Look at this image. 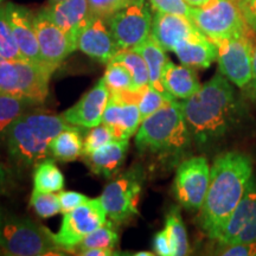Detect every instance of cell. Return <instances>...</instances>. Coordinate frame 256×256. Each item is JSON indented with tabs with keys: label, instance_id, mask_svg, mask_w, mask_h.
<instances>
[{
	"label": "cell",
	"instance_id": "obj_1",
	"mask_svg": "<svg viewBox=\"0 0 256 256\" xmlns=\"http://www.w3.org/2000/svg\"><path fill=\"white\" fill-rule=\"evenodd\" d=\"M180 104L192 142L206 148L236 133L247 113L232 82L220 72Z\"/></svg>",
	"mask_w": 256,
	"mask_h": 256
},
{
	"label": "cell",
	"instance_id": "obj_2",
	"mask_svg": "<svg viewBox=\"0 0 256 256\" xmlns=\"http://www.w3.org/2000/svg\"><path fill=\"white\" fill-rule=\"evenodd\" d=\"M252 177V162L246 153L224 152L214 160L209 188L200 215V228L209 238H218Z\"/></svg>",
	"mask_w": 256,
	"mask_h": 256
},
{
	"label": "cell",
	"instance_id": "obj_3",
	"mask_svg": "<svg viewBox=\"0 0 256 256\" xmlns=\"http://www.w3.org/2000/svg\"><path fill=\"white\" fill-rule=\"evenodd\" d=\"M69 124L62 116L30 110L10 124L5 142L11 158L24 166L36 165L49 156L51 140Z\"/></svg>",
	"mask_w": 256,
	"mask_h": 256
},
{
	"label": "cell",
	"instance_id": "obj_4",
	"mask_svg": "<svg viewBox=\"0 0 256 256\" xmlns=\"http://www.w3.org/2000/svg\"><path fill=\"white\" fill-rule=\"evenodd\" d=\"M191 144L190 130L177 100L142 120L136 134V148L158 156H180L190 150Z\"/></svg>",
	"mask_w": 256,
	"mask_h": 256
},
{
	"label": "cell",
	"instance_id": "obj_5",
	"mask_svg": "<svg viewBox=\"0 0 256 256\" xmlns=\"http://www.w3.org/2000/svg\"><path fill=\"white\" fill-rule=\"evenodd\" d=\"M0 252L10 256L60 255L54 234L28 217L0 211Z\"/></svg>",
	"mask_w": 256,
	"mask_h": 256
},
{
	"label": "cell",
	"instance_id": "obj_6",
	"mask_svg": "<svg viewBox=\"0 0 256 256\" xmlns=\"http://www.w3.org/2000/svg\"><path fill=\"white\" fill-rule=\"evenodd\" d=\"M190 19L215 44L240 36L252 28L235 0H210L200 8H191Z\"/></svg>",
	"mask_w": 256,
	"mask_h": 256
},
{
	"label": "cell",
	"instance_id": "obj_7",
	"mask_svg": "<svg viewBox=\"0 0 256 256\" xmlns=\"http://www.w3.org/2000/svg\"><path fill=\"white\" fill-rule=\"evenodd\" d=\"M52 72L28 60H6L0 56V92L23 96L43 104L49 94Z\"/></svg>",
	"mask_w": 256,
	"mask_h": 256
},
{
	"label": "cell",
	"instance_id": "obj_8",
	"mask_svg": "<svg viewBox=\"0 0 256 256\" xmlns=\"http://www.w3.org/2000/svg\"><path fill=\"white\" fill-rule=\"evenodd\" d=\"M145 174L140 165H134L118 174L104 188L100 200L106 212L115 224L120 226L136 217L142 196Z\"/></svg>",
	"mask_w": 256,
	"mask_h": 256
},
{
	"label": "cell",
	"instance_id": "obj_9",
	"mask_svg": "<svg viewBox=\"0 0 256 256\" xmlns=\"http://www.w3.org/2000/svg\"><path fill=\"white\" fill-rule=\"evenodd\" d=\"M252 28L240 36L217 42L220 72L240 89H249L252 80Z\"/></svg>",
	"mask_w": 256,
	"mask_h": 256
},
{
	"label": "cell",
	"instance_id": "obj_10",
	"mask_svg": "<svg viewBox=\"0 0 256 256\" xmlns=\"http://www.w3.org/2000/svg\"><path fill=\"white\" fill-rule=\"evenodd\" d=\"M151 8L147 0H133L106 19L120 50L134 49L151 36Z\"/></svg>",
	"mask_w": 256,
	"mask_h": 256
},
{
	"label": "cell",
	"instance_id": "obj_11",
	"mask_svg": "<svg viewBox=\"0 0 256 256\" xmlns=\"http://www.w3.org/2000/svg\"><path fill=\"white\" fill-rule=\"evenodd\" d=\"M211 168L204 156H192L178 165L174 180V194L184 209L200 210L210 184Z\"/></svg>",
	"mask_w": 256,
	"mask_h": 256
},
{
	"label": "cell",
	"instance_id": "obj_12",
	"mask_svg": "<svg viewBox=\"0 0 256 256\" xmlns=\"http://www.w3.org/2000/svg\"><path fill=\"white\" fill-rule=\"evenodd\" d=\"M106 209L100 198L89 200L64 214L58 232L54 235L56 244L66 252H74L86 236L106 222Z\"/></svg>",
	"mask_w": 256,
	"mask_h": 256
},
{
	"label": "cell",
	"instance_id": "obj_13",
	"mask_svg": "<svg viewBox=\"0 0 256 256\" xmlns=\"http://www.w3.org/2000/svg\"><path fill=\"white\" fill-rule=\"evenodd\" d=\"M38 46L43 63L51 72H55L70 54L76 51V46L63 30L48 17L43 8L34 14Z\"/></svg>",
	"mask_w": 256,
	"mask_h": 256
},
{
	"label": "cell",
	"instance_id": "obj_14",
	"mask_svg": "<svg viewBox=\"0 0 256 256\" xmlns=\"http://www.w3.org/2000/svg\"><path fill=\"white\" fill-rule=\"evenodd\" d=\"M256 240V178L252 177L244 196L236 206L226 228L216 240L218 246Z\"/></svg>",
	"mask_w": 256,
	"mask_h": 256
},
{
	"label": "cell",
	"instance_id": "obj_15",
	"mask_svg": "<svg viewBox=\"0 0 256 256\" xmlns=\"http://www.w3.org/2000/svg\"><path fill=\"white\" fill-rule=\"evenodd\" d=\"M78 50L100 63H110L116 55L118 46L107 20L90 14L78 38Z\"/></svg>",
	"mask_w": 256,
	"mask_h": 256
},
{
	"label": "cell",
	"instance_id": "obj_16",
	"mask_svg": "<svg viewBox=\"0 0 256 256\" xmlns=\"http://www.w3.org/2000/svg\"><path fill=\"white\" fill-rule=\"evenodd\" d=\"M110 89L101 78L90 90L80 98L78 104L64 112L60 116L72 126L83 128L98 126L102 124V118L110 101Z\"/></svg>",
	"mask_w": 256,
	"mask_h": 256
},
{
	"label": "cell",
	"instance_id": "obj_17",
	"mask_svg": "<svg viewBox=\"0 0 256 256\" xmlns=\"http://www.w3.org/2000/svg\"><path fill=\"white\" fill-rule=\"evenodd\" d=\"M4 8L22 56L30 62L46 66L42 60L40 46H38L36 28L34 24V14L24 6L16 5L14 2L5 4Z\"/></svg>",
	"mask_w": 256,
	"mask_h": 256
},
{
	"label": "cell",
	"instance_id": "obj_18",
	"mask_svg": "<svg viewBox=\"0 0 256 256\" xmlns=\"http://www.w3.org/2000/svg\"><path fill=\"white\" fill-rule=\"evenodd\" d=\"M43 11L60 30L66 32L78 49V34L92 14L88 0H64L49 4L43 8Z\"/></svg>",
	"mask_w": 256,
	"mask_h": 256
},
{
	"label": "cell",
	"instance_id": "obj_19",
	"mask_svg": "<svg viewBox=\"0 0 256 256\" xmlns=\"http://www.w3.org/2000/svg\"><path fill=\"white\" fill-rule=\"evenodd\" d=\"M197 32L200 30L196 25L184 16L159 11L153 16L151 34L165 51H172L179 42Z\"/></svg>",
	"mask_w": 256,
	"mask_h": 256
},
{
	"label": "cell",
	"instance_id": "obj_20",
	"mask_svg": "<svg viewBox=\"0 0 256 256\" xmlns=\"http://www.w3.org/2000/svg\"><path fill=\"white\" fill-rule=\"evenodd\" d=\"M142 122V115L136 104H128L110 96L102 124L113 130L115 140H128L138 132Z\"/></svg>",
	"mask_w": 256,
	"mask_h": 256
},
{
	"label": "cell",
	"instance_id": "obj_21",
	"mask_svg": "<svg viewBox=\"0 0 256 256\" xmlns=\"http://www.w3.org/2000/svg\"><path fill=\"white\" fill-rule=\"evenodd\" d=\"M172 52L183 66L192 69H208L217 60V46L202 32L179 42Z\"/></svg>",
	"mask_w": 256,
	"mask_h": 256
},
{
	"label": "cell",
	"instance_id": "obj_22",
	"mask_svg": "<svg viewBox=\"0 0 256 256\" xmlns=\"http://www.w3.org/2000/svg\"><path fill=\"white\" fill-rule=\"evenodd\" d=\"M128 146V140H113L90 154H83L82 159L94 174L113 178L126 159Z\"/></svg>",
	"mask_w": 256,
	"mask_h": 256
},
{
	"label": "cell",
	"instance_id": "obj_23",
	"mask_svg": "<svg viewBox=\"0 0 256 256\" xmlns=\"http://www.w3.org/2000/svg\"><path fill=\"white\" fill-rule=\"evenodd\" d=\"M162 84L165 92L174 100H186L202 87L194 69L183 64L177 66L170 60L162 72Z\"/></svg>",
	"mask_w": 256,
	"mask_h": 256
},
{
	"label": "cell",
	"instance_id": "obj_24",
	"mask_svg": "<svg viewBox=\"0 0 256 256\" xmlns=\"http://www.w3.org/2000/svg\"><path fill=\"white\" fill-rule=\"evenodd\" d=\"M134 50H136L145 60L147 69H148L150 86L162 92V94L170 96L165 92L164 84H162V72H164L166 62L168 60L166 57L165 50L160 46V44L153 38L152 34L144 43L134 48ZM170 98H172V96H170Z\"/></svg>",
	"mask_w": 256,
	"mask_h": 256
},
{
	"label": "cell",
	"instance_id": "obj_25",
	"mask_svg": "<svg viewBox=\"0 0 256 256\" xmlns=\"http://www.w3.org/2000/svg\"><path fill=\"white\" fill-rule=\"evenodd\" d=\"M83 153V140L80 127H66L51 140L49 156L58 162H74Z\"/></svg>",
	"mask_w": 256,
	"mask_h": 256
},
{
	"label": "cell",
	"instance_id": "obj_26",
	"mask_svg": "<svg viewBox=\"0 0 256 256\" xmlns=\"http://www.w3.org/2000/svg\"><path fill=\"white\" fill-rule=\"evenodd\" d=\"M40 104L32 98L0 92V134H5L14 120Z\"/></svg>",
	"mask_w": 256,
	"mask_h": 256
},
{
	"label": "cell",
	"instance_id": "obj_27",
	"mask_svg": "<svg viewBox=\"0 0 256 256\" xmlns=\"http://www.w3.org/2000/svg\"><path fill=\"white\" fill-rule=\"evenodd\" d=\"M64 188V176L52 159L42 160L34 171V190L57 192Z\"/></svg>",
	"mask_w": 256,
	"mask_h": 256
},
{
	"label": "cell",
	"instance_id": "obj_28",
	"mask_svg": "<svg viewBox=\"0 0 256 256\" xmlns=\"http://www.w3.org/2000/svg\"><path fill=\"white\" fill-rule=\"evenodd\" d=\"M119 242V235L115 229V223L113 220H106L100 228L89 234L76 246L75 250L78 254L80 252L94 248L114 249Z\"/></svg>",
	"mask_w": 256,
	"mask_h": 256
},
{
	"label": "cell",
	"instance_id": "obj_29",
	"mask_svg": "<svg viewBox=\"0 0 256 256\" xmlns=\"http://www.w3.org/2000/svg\"><path fill=\"white\" fill-rule=\"evenodd\" d=\"M165 229L171 240L174 256L188 255L190 252V246H188L186 228H185L178 208H174L166 215Z\"/></svg>",
	"mask_w": 256,
	"mask_h": 256
},
{
	"label": "cell",
	"instance_id": "obj_30",
	"mask_svg": "<svg viewBox=\"0 0 256 256\" xmlns=\"http://www.w3.org/2000/svg\"><path fill=\"white\" fill-rule=\"evenodd\" d=\"M112 60L124 64L132 74L138 88H144L150 84V75L144 57L134 49H121L118 51Z\"/></svg>",
	"mask_w": 256,
	"mask_h": 256
},
{
	"label": "cell",
	"instance_id": "obj_31",
	"mask_svg": "<svg viewBox=\"0 0 256 256\" xmlns=\"http://www.w3.org/2000/svg\"><path fill=\"white\" fill-rule=\"evenodd\" d=\"M104 80L110 92H119L126 90H139L142 88H138L134 82L132 74L130 72L124 64L115 60H110L107 63Z\"/></svg>",
	"mask_w": 256,
	"mask_h": 256
},
{
	"label": "cell",
	"instance_id": "obj_32",
	"mask_svg": "<svg viewBox=\"0 0 256 256\" xmlns=\"http://www.w3.org/2000/svg\"><path fill=\"white\" fill-rule=\"evenodd\" d=\"M0 56L6 60H25L10 26L4 6L0 8Z\"/></svg>",
	"mask_w": 256,
	"mask_h": 256
},
{
	"label": "cell",
	"instance_id": "obj_33",
	"mask_svg": "<svg viewBox=\"0 0 256 256\" xmlns=\"http://www.w3.org/2000/svg\"><path fill=\"white\" fill-rule=\"evenodd\" d=\"M30 206L42 218H49L60 212V204L58 194L54 192L32 191Z\"/></svg>",
	"mask_w": 256,
	"mask_h": 256
},
{
	"label": "cell",
	"instance_id": "obj_34",
	"mask_svg": "<svg viewBox=\"0 0 256 256\" xmlns=\"http://www.w3.org/2000/svg\"><path fill=\"white\" fill-rule=\"evenodd\" d=\"M174 98H170V96L162 94L159 90H156L151 86H146L144 89L142 98H140L139 102H138V107H139L140 115H142V120L147 119L158 112L160 108L164 107L168 102L174 101Z\"/></svg>",
	"mask_w": 256,
	"mask_h": 256
},
{
	"label": "cell",
	"instance_id": "obj_35",
	"mask_svg": "<svg viewBox=\"0 0 256 256\" xmlns=\"http://www.w3.org/2000/svg\"><path fill=\"white\" fill-rule=\"evenodd\" d=\"M114 134L107 124H100L98 126L89 128L88 133L86 134L83 140V154H90L96 150L101 148L102 146L107 145L108 142H113Z\"/></svg>",
	"mask_w": 256,
	"mask_h": 256
},
{
	"label": "cell",
	"instance_id": "obj_36",
	"mask_svg": "<svg viewBox=\"0 0 256 256\" xmlns=\"http://www.w3.org/2000/svg\"><path fill=\"white\" fill-rule=\"evenodd\" d=\"M133 0H88L89 10L92 14L100 16L104 19L124 8Z\"/></svg>",
	"mask_w": 256,
	"mask_h": 256
},
{
	"label": "cell",
	"instance_id": "obj_37",
	"mask_svg": "<svg viewBox=\"0 0 256 256\" xmlns=\"http://www.w3.org/2000/svg\"><path fill=\"white\" fill-rule=\"evenodd\" d=\"M148 2L154 11L180 14L190 18L191 8L185 2V0H148Z\"/></svg>",
	"mask_w": 256,
	"mask_h": 256
},
{
	"label": "cell",
	"instance_id": "obj_38",
	"mask_svg": "<svg viewBox=\"0 0 256 256\" xmlns=\"http://www.w3.org/2000/svg\"><path fill=\"white\" fill-rule=\"evenodd\" d=\"M216 254L226 256H256V240L236 243V244L218 246Z\"/></svg>",
	"mask_w": 256,
	"mask_h": 256
},
{
	"label": "cell",
	"instance_id": "obj_39",
	"mask_svg": "<svg viewBox=\"0 0 256 256\" xmlns=\"http://www.w3.org/2000/svg\"><path fill=\"white\" fill-rule=\"evenodd\" d=\"M60 204V212L66 214L78 208V206L87 202L89 198L83 194L76 191H60L58 194Z\"/></svg>",
	"mask_w": 256,
	"mask_h": 256
},
{
	"label": "cell",
	"instance_id": "obj_40",
	"mask_svg": "<svg viewBox=\"0 0 256 256\" xmlns=\"http://www.w3.org/2000/svg\"><path fill=\"white\" fill-rule=\"evenodd\" d=\"M153 249H154L156 255L174 256L171 240L165 228L156 232L153 238Z\"/></svg>",
	"mask_w": 256,
	"mask_h": 256
},
{
	"label": "cell",
	"instance_id": "obj_41",
	"mask_svg": "<svg viewBox=\"0 0 256 256\" xmlns=\"http://www.w3.org/2000/svg\"><path fill=\"white\" fill-rule=\"evenodd\" d=\"M240 6L248 25L256 32V0H241Z\"/></svg>",
	"mask_w": 256,
	"mask_h": 256
},
{
	"label": "cell",
	"instance_id": "obj_42",
	"mask_svg": "<svg viewBox=\"0 0 256 256\" xmlns=\"http://www.w3.org/2000/svg\"><path fill=\"white\" fill-rule=\"evenodd\" d=\"M78 255H83V256H110V255H116V252H114V249L94 248V249H87V250L80 252Z\"/></svg>",
	"mask_w": 256,
	"mask_h": 256
},
{
	"label": "cell",
	"instance_id": "obj_43",
	"mask_svg": "<svg viewBox=\"0 0 256 256\" xmlns=\"http://www.w3.org/2000/svg\"><path fill=\"white\" fill-rule=\"evenodd\" d=\"M249 89H250L252 95L256 98V40L254 44V54H252V80Z\"/></svg>",
	"mask_w": 256,
	"mask_h": 256
},
{
	"label": "cell",
	"instance_id": "obj_44",
	"mask_svg": "<svg viewBox=\"0 0 256 256\" xmlns=\"http://www.w3.org/2000/svg\"><path fill=\"white\" fill-rule=\"evenodd\" d=\"M8 178H10V174L8 168H6L4 165L0 164V192L5 190L6 185L8 183Z\"/></svg>",
	"mask_w": 256,
	"mask_h": 256
},
{
	"label": "cell",
	"instance_id": "obj_45",
	"mask_svg": "<svg viewBox=\"0 0 256 256\" xmlns=\"http://www.w3.org/2000/svg\"><path fill=\"white\" fill-rule=\"evenodd\" d=\"M210 0H185V2L190 6V8H200V6L206 5Z\"/></svg>",
	"mask_w": 256,
	"mask_h": 256
},
{
	"label": "cell",
	"instance_id": "obj_46",
	"mask_svg": "<svg viewBox=\"0 0 256 256\" xmlns=\"http://www.w3.org/2000/svg\"><path fill=\"white\" fill-rule=\"evenodd\" d=\"M136 256H152L154 255L153 252H136V254H133Z\"/></svg>",
	"mask_w": 256,
	"mask_h": 256
},
{
	"label": "cell",
	"instance_id": "obj_47",
	"mask_svg": "<svg viewBox=\"0 0 256 256\" xmlns=\"http://www.w3.org/2000/svg\"><path fill=\"white\" fill-rule=\"evenodd\" d=\"M50 4H55V2H64V0H49Z\"/></svg>",
	"mask_w": 256,
	"mask_h": 256
},
{
	"label": "cell",
	"instance_id": "obj_48",
	"mask_svg": "<svg viewBox=\"0 0 256 256\" xmlns=\"http://www.w3.org/2000/svg\"><path fill=\"white\" fill-rule=\"evenodd\" d=\"M2 6H4V0H0V8H2Z\"/></svg>",
	"mask_w": 256,
	"mask_h": 256
},
{
	"label": "cell",
	"instance_id": "obj_49",
	"mask_svg": "<svg viewBox=\"0 0 256 256\" xmlns=\"http://www.w3.org/2000/svg\"><path fill=\"white\" fill-rule=\"evenodd\" d=\"M235 2H238V4H241V0H235Z\"/></svg>",
	"mask_w": 256,
	"mask_h": 256
}]
</instances>
